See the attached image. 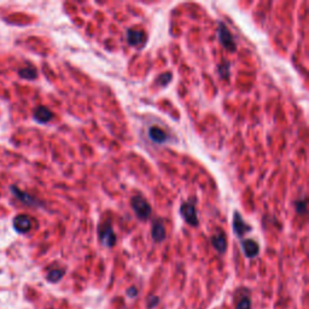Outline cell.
Returning a JSON list of instances; mask_svg holds the SVG:
<instances>
[{"instance_id":"obj_19","label":"cell","mask_w":309,"mask_h":309,"mask_svg":"<svg viewBox=\"0 0 309 309\" xmlns=\"http://www.w3.org/2000/svg\"><path fill=\"white\" fill-rule=\"evenodd\" d=\"M295 206H296V210L298 214H305L306 210H307V206H306L305 201H297Z\"/></svg>"},{"instance_id":"obj_21","label":"cell","mask_w":309,"mask_h":309,"mask_svg":"<svg viewBox=\"0 0 309 309\" xmlns=\"http://www.w3.org/2000/svg\"><path fill=\"white\" fill-rule=\"evenodd\" d=\"M137 289H135V287H130V289L128 290V295L130 297H134V296H137Z\"/></svg>"},{"instance_id":"obj_2","label":"cell","mask_w":309,"mask_h":309,"mask_svg":"<svg viewBox=\"0 0 309 309\" xmlns=\"http://www.w3.org/2000/svg\"><path fill=\"white\" fill-rule=\"evenodd\" d=\"M217 34H219L220 44L222 45L227 51H231V52L236 51L237 45H236V42H234V39H233V36H232L231 31H228V28L226 27L225 23H222V22L219 23Z\"/></svg>"},{"instance_id":"obj_4","label":"cell","mask_w":309,"mask_h":309,"mask_svg":"<svg viewBox=\"0 0 309 309\" xmlns=\"http://www.w3.org/2000/svg\"><path fill=\"white\" fill-rule=\"evenodd\" d=\"M98 232H99V239L104 247H111L115 245L116 236H115V233H114V230H113V227H111L110 223L109 222L104 223L103 226H100Z\"/></svg>"},{"instance_id":"obj_17","label":"cell","mask_w":309,"mask_h":309,"mask_svg":"<svg viewBox=\"0 0 309 309\" xmlns=\"http://www.w3.org/2000/svg\"><path fill=\"white\" fill-rule=\"evenodd\" d=\"M20 75L23 77V79H29L33 80L36 77V70L33 68H25L22 70H20Z\"/></svg>"},{"instance_id":"obj_8","label":"cell","mask_w":309,"mask_h":309,"mask_svg":"<svg viewBox=\"0 0 309 309\" xmlns=\"http://www.w3.org/2000/svg\"><path fill=\"white\" fill-rule=\"evenodd\" d=\"M242 247H243V251L245 254V256L252 258L256 257L260 252V247L255 241L252 239H245V241L242 242Z\"/></svg>"},{"instance_id":"obj_5","label":"cell","mask_w":309,"mask_h":309,"mask_svg":"<svg viewBox=\"0 0 309 309\" xmlns=\"http://www.w3.org/2000/svg\"><path fill=\"white\" fill-rule=\"evenodd\" d=\"M232 226H233V232L236 233L237 237L242 238L245 233H247L249 231H251V226L247 225L245 222L242 215L238 212H234L233 214V220H232Z\"/></svg>"},{"instance_id":"obj_3","label":"cell","mask_w":309,"mask_h":309,"mask_svg":"<svg viewBox=\"0 0 309 309\" xmlns=\"http://www.w3.org/2000/svg\"><path fill=\"white\" fill-rule=\"evenodd\" d=\"M180 213L181 216L184 217V220L188 223L190 226H198V216H197V210L193 203L191 202H186L183 203L180 207Z\"/></svg>"},{"instance_id":"obj_15","label":"cell","mask_w":309,"mask_h":309,"mask_svg":"<svg viewBox=\"0 0 309 309\" xmlns=\"http://www.w3.org/2000/svg\"><path fill=\"white\" fill-rule=\"evenodd\" d=\"M170 81H172V74L164 73V74H161V75L157 77V80H156V82H154V84H156L157 86L166 87L168 84H170Z\"/></svg>"},{"instance_id":"obj_11","label":"cell","mask_w":309,"mask_h":309,"mask_svg":"<svg viewBox=\"0 0 309 309\" xmlns=\"http://www.w3.org/2000/svg\"><path fill=\"white\" fill-rule=\"evenodd\" d=\"M153 239L157 243H161V242L164 241L166 238V228H164V225L162 221H157L153 225Z\"/></svg>"},{"instance_id":"obj_20","label":"cell","mask_w":309,"mask_h":309,"mask_svg":"<svg viewBox=\"0 0 309 309\" xmlns=\"http://www.w3.org/2000/svg\"><path fill=\"white\" fill-rule=\"evenodd\" d=\"M157 303H158V298L157 297H154V296H151L150 298H149V308H154V307H156L157 306Z\"/></svg>"},{"instance_id":"obj_16","label":"cell","mask_w":309,"mask_h":309,"mask_svg":"<svg viewBox=\"0 0 309 309\" xmlns=\"http://www.w3.org/2000/svg\"><path fill=\"white\" fill-rule=\"evenodd\" d=\"M230 63L228 62H222L219 65V74L221 79H228L230 76Z\"/></svg>"},{"instance_id":"obj_9","label":"cell","mask_w":309,"mask_h":309,"mask_svg":"<svg viewBox=\"0 0 309 309\" xmlns=\"http://www.w3.org/2000/svg\"><path fill=\"white\" fill-rule=\"evenodd\" d=\"M212 244L219 252H225L227 249V239L223 232H217L212 237Z\"/></svg>"},{"instance_id":"obj_13","label":"cell","mask_w":309,"mask_h":309,"mask_svg":"<svg viewBox=\"0 0 309 309\" xmlns=\"http://www.w3.org/2000/svg\"><path fill=\"white\" fill-rule=\"evenodd\" d=\"M11 191L13 192V194H15V196L17 197L18 199H20L21 202H23V203L28 204V206H39L38 202H36L35 199L33 198V197L29 196L28 193L23 192V191H21L20 188H17L16 186H12Z\"/></svg>"},{"instance_id":"obj_18","label":"cell","mask_w":309,"mask_h":309,"mask_svg":"<svg viewBox=\"0 0 309 309\" xmlns=\"http://www.w3.org/2000/svg\"><path fill=\"white\" fill-rule=\"evenodd\" d=\"M250 307H251V302H250V298L247 296L242 297L238 305H237V309H250Z\"/></svg>"},{"instance_id":"obj_14","label":"cell","mask_w":309,"mask_h":309,"mask_svg":"<svg viewBox=\"0 0 309 309\" xmlns=\"http://www.w3.org/2000/svg\"><path fill=\"white\" fill-rule=\"evenodd\" d=\"M63 276H64V271L52 270L49 272V274H47V279H49L51 283H57V281H60L61 279L63 278Z\"/></svg>"},{"instance_id":"obj_10","label":"cell","mask_w":309,"mask_h":309,"mask_svg":"<svg viewBox=\"0 0 309 309\" xmlns=\"http://www.w3.org/2000/svg\"><path fill=\"white\" fill-rule=\"evenodd\" d=\"M149 138L156 144H163L167 142L168 135L163 129L158 128V127H151L149 129Z\"/></svg>"},{"instance_id":"obj_6","label":"cell","mask_w":309,"mask_h":309,"mask_svg":"<svg viewBox=\"0 0 309 309\" xmlns=\"http://www.w3.org/2000/svg\"><path fill=\"white\" fill-rule=\"evenodd\" d=\"M126 36L127 42L130 46L143 47L146 42V34L143 31H138V29H128Z\"/></svg>"},{"instance_id":"obj_1","label":"cell","mask_w":309,"mask_h":309,"mask_svg":"<svg viewBox=\"0 0 309 309\" xmlns=\"http://www.w3.org/2000/svg\"><path fill=\"white\" fill-rule=\"evenodd\" d=\"M130 207H132L134 214L140 220L149 219V216L151 215V212H153L150 204L140 194H135V196L132 197V199H130Z\"/></svg>"},{"instance_id":"obj_12","label":"cell","mask_w":309,"mask_h":309,"mask_svg":"<svg viewBox=\"0 0 309 309\" xmlns=\"http://www.w3.org/2000/svg\"><path fill=\"white\" fill-rule=\"evenodd\" d=\"M52 116L53 115L51 110H49V109L45 108V106H39V108H36L35 111H34V119L38 122H40V124H47V122L52 119Z\"/></svg>"},{"instance_id":"obj_7","label":"cell","mask_w":309,"mask_h":309,"mask_svg":"<svg viewBox=\"0 0 309 309\" xmlns=\"http://www.w3.org/2000/svg\"><path fill=\"white\" fill-rule=\"evenodd\" d=\"M31 226H33V221L27 215H18L13 220V227L18 233H27L31 231Z\"/></svg>"}]
</instances>
